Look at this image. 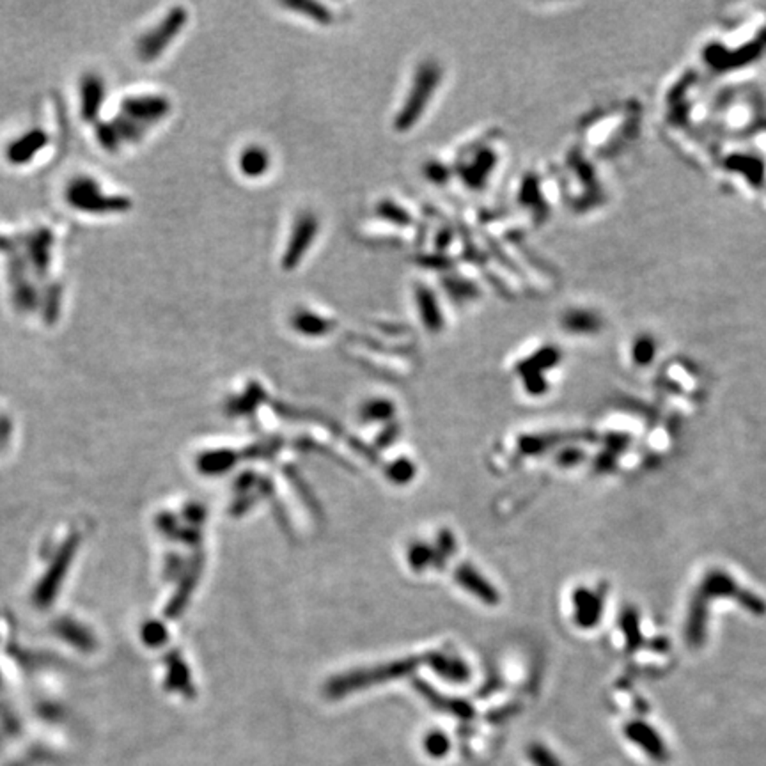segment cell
Masks as SVG:
<instances>
[{
	"label": "cell",
	"mask_w": 766,
	"mask_h": 766,
	"mask_svg": "<svg viewBox=\"0 0 766 766\" xmlns=\"http://www.w3.org/2000/svg\"><path fill=\"white\" fill-rule=\"evenodd\" d=\"M126 110L130 115L137 119H146V121H155L166 110V103L158 98H144V100H132L126 103Z\"/></svg>",
	"instance_id": "obj_5"
},
{
	"label": "cell",
	"mask_w": 766,
	"mask_h": 766,
	"mask_svg": "<svg viewBox=\"0 0 766 766\" xmlns=\"http://www.w3.org/2000/svg\"><path fill=\"white\" fill-rule=\"evenodd\" d=\"M708 603H709L708 598L702 596L699 591L694 594V598H692L690 610H688V617H687V628H685L687 642L692 646V648H699L706 639Z\"/></svg>",
	"instance_id": "obj_2"
},
{
	"label": "cell",
	"mask_w": 766,
	"mask_h": 766,
	"mask_svg": "<svg viewBox=\"0 0 766 766\" xmlns=\"http://www.w3.org/2000/svg\"><path fill=\"white\" fill-rule=\"evenodd\" d=\"M45 141H47V137H45V134H41V132H30V134L23 135L22 139H18V141L9 148V160L15 163L27 162L37 149L43 148Z\"/></svg>",
	"instance_id": "obj_4"
},
{
	"label": "cell",
	"mask_w": 766,
	"mask_h": 766,
	"mask_svg": "<svg viewBox=\"0 0 766 766\" xmlns=\"http://www.w3.org/2000/svg\"><path fill=\"white\" fill-rule=\"evenodd\" d=\"M699 593L702 596H706L708 600L712 598H733L734 601L741 605L747 612L754 615H765L766 614V603L758 596V594L750 593L745 587H741L729 573L722 571V569H712V571L706 573V576L702 579L701 587H699Z\"/></svg>",
	"instance_id": "obj_1"
},
{
	"label": "cell",
	"mask_w": 766,
	"mask_h": 766,
	"mask_svg": "<svg viewBox=\"0 0 766 766\" xmlns=\"http://www.w3.org/2000/svg\"><path fill=\"white\" fill-rule=\"evenodd\" d=\"M619 625H621L622 633H625V637H626L628 649H635L637 646H641L642 635H641V628H639V615H637L635 608H632V607L622 608Z\"/></svg>",
	"instance_id": "obj_6"
},
{
	"label": "cell",
	"mask_w": 766,
	"mask_h": 766,
	"mask_svg": "<svg viewBox=\"0 0 766 766\" xmlns=\"http://www.w3.org/2000/svg\"><path fill=\"white\" fill-rule=\"evenodd\" d=\"M575 603L580 626H586V628L594 626V622H598V619H600L601 610H603V596L600 593L580 589L576 591Z\"/></svg>",
	"instance_id": "obj_3"
},
{
	"label": "cell",
	"mask_w": 766,
	"mask_h": 766,
	"mask_svg": "<svg viewBox=\"0 0 766 766\" xmlns=\"http://www.w3.org/2000/svg\"><path fill=\"white\" fill-rule=\"evenodd\" d=\"M101 98H103L101 82H98L96 79H87V82L83 83V115L87 114V117L93 115L101 105Z\"/></svg>",
	"instance_id": "obj_7"
}]
</instances>
